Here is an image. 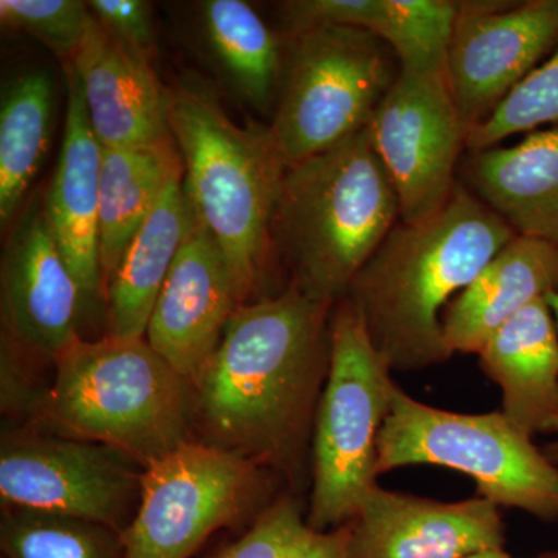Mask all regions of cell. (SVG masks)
Returning a JSON list of instances; mask_svg holds the SVG:
<instances>
[{
	"mask_svg": "<svg viewBox=\"0 0 558 558\" xmlns=\"http://www.w3.org/2000/svg\"><path fill=\"white\" fill-rule=\"evenodd\" d=\"M366 131L398 194L400 222H422L446 207L465 146L446 69H400Z\"/></svg>",
	"mask_w": 558,
	"mask_h": 558,
	"instance_id": "12",
	"label": "cell"
},
{
	"mask_svg": "<svg viewBox=\"0 0 558 558\" xmlns=\"http://www.w3.org/2000/svg\"><path fill=\"white\" fill-rule=\"evenodd\" d=\"M90 11L80 0H2L0 22L10 31L24 32L53 51L62 60L72 61L78 51Z\"/></svg>",
	"mask_w": 558,
	"mask_h": 558,
	"instance_id": "29",
	"label": "cell"
},
{
	"mask_svg": "<svg viewBox=\"0 0 558 558\" xmlns=\"http://www.w3.org/2000/svg\"><path fill=\"white\" fill-rule=\"evenodd\" d=\"M2 402L36 400L31 379L81 336L87 322L83 293L51 236L43 196H35L13 222L0 260Z\"/></svg>",
	"mask_w": 558,
	"mask_h": 558,
	"instance_id": "10",
	"label": "cell"
},
{
	"mask_svg": "<svg viewBox=\"0 0 558 558\" xmlns=\"http://www.w3.org/2000/svg\"><path fill=\"white\" fill-rule=\"evenodd\" d=\"M32 416L35 428L112 447L145 468L191 440L194 389L146 339L78 337Z\"/></svg>",
	"mask_w": 558,
	"mask_h": 558,
	"instance_id": "4",
	"label": "cell"
},
{
	"mask_svg": "<svg viewBox=\"0 0 558 558\" xmlns=\"http://www.w3.org/2000/svg\"><path fill=\"white\" fill-rule=\"evenodd\" d=\"M2 558H124L112 529L60 513L2 506Z\"/></svg>",
	"mask_w": 558,
	"mask_h": 558,
	"instance_id": "26",
	"label": "cell"
},
{
	"mask_svg": "<svg viewBox=\"0 0 558 558\" xmlns=\"http://www.w3.org/2000/svg\"><path fill=\"white\" fill-rule=\"evenodd\" d=\"M473 194L515 231L558 247V126L510 148L473 150Z\"/></svg>",
	"mask_w": 558,
	"mask_h": 558,
	"instance_id": "20",
	"label": "cell"
},
{
	"mask_svg": "<svg viewBox=\"0 0 558 558\" xmlns=\"http://www.w3.org/2000/svg\"><path fill=\"white\" fill-rule=\"evenodd\" d=\"M241 304L226 260L191 208L182 247L150 314L146 341L194 385Z\"/></svg>",
	"mask_w": 558,
	"mask_h": 558,
	"instance_id": "15",
	"label": "cell"
},
{
	"mask_svg": "<svg viewBox=\"0 0 558 558\" xmlns=\"http://www.w3.org/2000/svg\"><path fill=\"white\" fill-rule=\"evenodd\" d=\"M142 476L137 461L102 444L35 427L2 436V506L92 521L121 535L137 510Z\"/></svg>",
	"mask_w": 558,
	"mask_h": 558,
	"instance_id": "11",
	"label": "cell"
},
{
	"mask_svg": "<svg viewBox=\"0 0 558 558\" xmlns=\"http://www.w3.org/2000/svg\"><path fill=\"white\" fill-rule=\"evenodd\" d=\"M54 80L47 69L25 70L5 84L0 101V223L11 226L51 142Z\"/></svg>",
	"mask_w": 558,
	"mask_h": 558,
	"instance_id": "25",
	"label": "cell"
},
{
	"mask_svg": "<svg viewBox=\"0 0 558 558\" xmlns=\"http://www.w3.org/2000/svg\"><path fill=\"white\" fill-rule=\"evenodd\" d=\"M269 470L205 440L143 468L142 492L121 532L124 558H191L213 534L270 505Z\"/></svg>",
	"mask_w": 558,
	"mask_h": 558,
	"instance_id": "9",
	"label": "cell"
},
{
	"mask_svg": "<svg viewBox=\"0 0 558 558\" xmlns=\"http://www.w3.org/2000/svg\"><path fill=\"white\" fill-rule=\"evenodd\" d=\"M190 213L180 170L161 191L106 286V336L145 339L150 314L182 247Z\"/></svg>",
	"mask_w": 558,
	"mask_h": 558,
	"instance_id": "22",
	"label": "cell"
},
{
	"mask_svg": "<svg viewBox=\"0 0 558 558\" xmlns=\"http://www.w3.org/2000/svg\"><path fill=\"white\" fill-rule=\"evenodd\" d=\"M180 170L183 165L174 138L148 148L102 149L100 258L105 292L161 191Z\"/></svg>",
	"mask_w": 558,
	"mask_h": 558,
	"instance_id": "23",
	"label": "cell"
},
{
	"mask_svg": "<svg viewBox=\"0 0 558 558\" xmlns=\"http://www.w3.org/2000/svg\"><path fill=\"white\" fill-rule=\"evenodd\" d=\"M534 558H558V549L550 550V553L539 554V556Z\"/></svg>",
	"mask_w": 558,
	"mask_h": 558,
	"instance_id": "34",
	"label": "cell"
},
{
	"mask_svg": "<svg viewBox=\"0 0 558 558\" xmlns=\"http://www.w3.org/2000/svg\"><path fill=\"white\" fill-rule=\"evenodd\" d=\"M468 558H510L509 554L505 549L490 550V553L476 554V556Z\"/></svg>",
	"mask_w": 558,
	"mask_h": 558,
	"instance_id": "32",
	"label": "cell"
},
{
	"mask_svg": "<svg viewBox=\"0 0 558 558\" xmlns=\"http://www.w3.org/2000/svg\"><path fill=\"white\" fill-rule=\"evenodd\" d=\"M558 46V0L459 2L446 75L465 135Z\"/></svg>",
	"mask_w": 558,
	"mask_h": 558,
	"instance_id": "13",
	"label": "cell"
},
{
	"mask_svg": "<svg viewBox=\"0 0 558 558\" xmlns=\"http://www.w3.org/2000/svg\"><path fill=\"white\" fill-rule=\"evenodd\" d=\"M290 33L281 94L267 126L288 168L365 130L398 76L387 44L362 28Z\"/></svg>",
	"mask_w": 558,
	"mask_h": 558,
	"instance_id": "8",
	"label": "cell"
},
{
	"mask_svg": "<svg viewBox=\"0 0 558 558\" xmlns=\"http://www.w3.org/2000/svg\"><path fill=\"white\" fill-rule=\"evenodd\" d=\"M333 306L296 282L238 307L194 389L205 442L241 454L299 487L330 363Z\"/></svg>",
	"mask_w": 558,
	"mask_h": 558,
	"instance_id": "1",
	"label": "cell"
},
{
	"mask_svg": "<svg viewBox=\"0 0 558 558\" xmlns=\"http://www.w3.org/2000/svg\"><path fill=\"white\" fill-rule=\"evenodd\" d=\"M391 374L357 307L339 301L330 317L329 373L312 436L306 520L318 531L351 523L362 499L379 484L377 442L398 388Z\"/></svg>",
	"mask_w": 558,
	"mask_h": 558,
	"instance_id": "6",
	"label": "cell"
},
{
	"mask_svg": "<svg viewBox=\"0 0 558 558\" xmlns=\"http://www.w3.org/2000/svg\"><path fill=\"white\" fill-rule=\"evenodd\" d=\"M289 32L341 25L387 44L400 69H446L459 2L453 0H289L279 3Z\"/></svg>",
	"mask_w": 558,
	"mask_h": 558,
	"instance_id": "21",
	"label": "cell"
},
{
	"mask_svg": "<svg viewBox=\"0 0 558 558\" xmlns=\"http://www.w3.org/2000/svg\"><path fill=\"white\" fill-rule=\"evenodd\" d=\"M170 90V130L194 215L248 303L274 252V223L286 167L269 128H242L201 81Z\"/></svg>",
	"mask_w": 558,
	"mask_h": 558,
	"instance_id": "3",
	"label": "cell"
},
{
	"mask_svg": "<svg viewBox=\"0 0 558 558\" xmlns=\"http://www.w3.org/2000/svg\"><path fill=\"white\" fill-rule=\"evenodd\" d=\"M64 137L46 193L44 216L62 258L83 293L86 318L106 307L100 258V170L102 148L92 131L78 76L65 64Z\"/></svg>",
	"mask_w": 558,
	"mask_h": 558,
	"instance_id": "16",
	"label": "cell"
},
{
	"mask_svg": "<svg viewBox=\"0 0 558 558\" xmlns=\"http://www.w3.org/2000/svg\"><path fill=\"white\" fill-rule=\"evenodd\" d=\"M546 301H548V303H549L550 311H553L554 318H556L557 328H558V292L553 293V295H549L548 299H546Z\"/></svg>",
	"mask_w": 558,
	"mask_h": 558,
	"instance_id": "33",
	"label": "cell"
},
{
	"mask_svg": "<svg viewBox=\"0 0 558 558\" xmlns=\"http://www.w3.org/2000/svg\"><path fill=\"white\" fill-rule=\"evenodd\" d=\"M398 219V194L365 128L286 170L274 244L292 281L336 306Z\"/></svg>",
	"mask_w": 558,
	"mask_h": 558,
	"instance_id": "5",
	"label": "cell"
},
{
	"mask_svg": "<svg viewBox=\"0 0 558 558\" xmlns=\"http://www.w3.org/2000/svg\"><path fill=\"white\" fill-rule=\"evenodd\" d=\"M476 355L501 389V413L515 427L531 438L558 436V328L548 301L529 304Z\"/></svg>",
	"mask_w": 558,
	"mask_h": 558,
	"instance_id": "18",
	"label": "cell"
},
{
	"mask_svg": "<svg viewBox=\"0 0 558 558\" xmlns=\"http://www.w3.org/2000/svg\"><path fill=\"white\" fill-rule=\"evenodd\" d=\"M439 465L470 476L476 497L558 521V469L501 411L435 409L396 388L379 442L377 473Z\"/></svg>",
	"mask_w": 558,
	"mask_h": 558,
	"instance_id": "7",
	"label": "cell"
},
{
	"mask_svg": "<svg viewBox=\"0 0 558 558\" xmlns=\"http://www.w3.org/2000/svg\"><path fill=\"white\" fill-rule=\"evenodd\" d=\"M486 498L444 502L377 484L349 527L352 558H468L505 549L506 524Z\"/></svg>",
	"mask_w": 558,
	"mask_h": 558,
	"instance_id": "14",
	"label": "cell"
},
{
	"mask_svg": "<svg viewBox=\"0 0 558 558\" xmlns=\"http://www.w3.org/2000/svg\"><path fill=\"white\" fill-rule=\"evenodd\" d=\"M70 64L102 149L148 148L172 140L170 90L153 62L124 47L92 14Z\"/></svg>",
	"mask_w": 558,
	"mask_h": 558,
	"instance_id": "17",
	"label": "cell"
},
{
	"mask_svg": "<svg viewBox=\"0 0 558 558\" xmlns=\"http://www.w3.org/2000/svg\"><path fill=\"white\" fill-rule=\"evenodd\" d=\"M542 450L543 453L546 454V458H548L549 461L558 469V436L553 440V442L546 444Z\"/></svg>",
	"mask_w": 558,
	"mask_h": 558,
	"instance_id": "31",
	"label": "cell"
},
{
	"mask_svg": "<svg viewBox=\"0 0 558 558\" xmlns=\"http://www.w3.org/2000/svg\"><path fill=\"white\" fill-rule=\"evenodd\" d=\"M558 292V247L515 236L442 314L453 354H478L502 325L529 304Z\"/></svg>",
	"mask_w": 558,
	"mask_h": 558,
	"instance_id": "19",
	"label": "cell"
},
{
	"mask_svg": "<svg viewBox=\"0 0 558 558\" xmlns=\"http://www.w3.org/2000/svg\"><path fill=\"white\" fill-rule=\"evenodd\" d=\"M208 558H352L349 527L318 531L293 494L271 501L242 537Z\"/></svg>",
	"mask_w": 558,
	"mask_h": 558,
	"instance_id": "27",
	"label": "cell"
},
{
	"mask_svg": "<svg viewBox=\"0 0 558 558\" xmlns=\"http://www.w3.org/2000/svg\"><path fill=\"white\" fill-rule=\"evenodd\" d=\"M545 124L558 126V46L545 64L529 73L486 121L465 135V148H494L510 135Z\"/></svg>",
	"mask_w": 558,
	"mask_h": 558,
	"instance_id": "28",
	"label": "cell"
},
{
	"mask_svg": "<svg viewBox=\"0 0 558 558\" xmlns=\"http://www.w3.org/2000/svg\"><path fill=\"white\" fill-rule=\"evenodd\" d=\"M92 17L124 47L149 62L157 57L153 3L145 0H90Z\"/></svg>",
	"mask_w": 558,
	"mask_h": 558,
	"instance_id": "30",
	"label": "cell"
},
{
	"mask_svg": "<svg viewBox=\"0 0 558 558\" xmlns=\"http://www.w3.org/2000/svg\"><path fill=\"white\" fill-rule=\"evenodd\" d=\"M498 215L458 185L446 207L395 227L355 275L348 295L392 373L442 365V310L515 238Z\"/></svg>",
	"mask_w": 558,
	"mask_h": 558,
	"instance_id": "2",
	"label": "cell"
},
{
	"mask_svg": "<svg viewBox=\"0 0 558 558\" xmlns=\"http://www.w3.org/2000/svg\"><path fill=\"white\" fill-rule=\"evenodd\" d=\"M201 31L231 89L266 112L277 98L286 58L281 40L244 0L201 3Z\"/></svg>",
	"mask_w": 558,
	"mask_h": 558,
	"instance_id": "24",
	"label": "cell"
}]
</instances>
